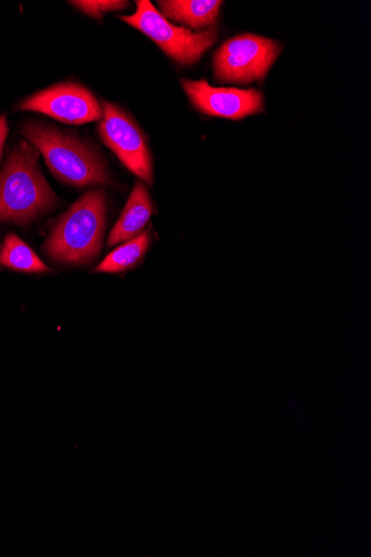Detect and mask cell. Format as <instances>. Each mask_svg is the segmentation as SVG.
Instances as JSON below:
<instances>
[{
  "label": "cell",
  "instance_id": "1",
  "mask_svg": "<svg viewBox=\"0 0 371 557\" xmlns=\"http://www.w3.org/2000/svg\"><path fill=\"white\" fill-rule=\"evenodd\" d=\"M39 153L26 141L17 145L0 173V223L28 224L55 210L60 199L39 170Z\"/></svg>",
  "mask_w": 371,
  "mask_h": 557
},
{
  "label": "cell",
  "instance_id": "2",
  "mask_svg": "<svg viewBox=\"0 0 371 557\" xmlns=\"http://www.w3.org/2000/svg\"><path fill=\"white\" fill-rule=\"evenodd\" d=\"M108 199L101 189L85 193L52 227L46 256L66 265H85L99 255L106 230Z\"/></svg>",
  "mask_w": 371,
  "mask_h": 557
},
{
  "label": "cell",
  "instance_id": "3",
  "mask_svg": "<svg viewBox=\"0 0 371 557\" xmlns=\"http://www.w3.org/2000/svg\"><path fill=\"white\" fill-rule=\"evenodd\" d=\"M21 132L39 150L59 181L77 187L111 183L104 160L77 136L34 121L25 123Z\"/></svg>",
  "mask_w": 371,
  "mask_h": 557
},
{
  "label": "cell",
  "instance_id": "4",
  "mask_svg": "<svg viewBox=\"0 0 371 557\" xmlns=\"http://www.w3.org/2000/svg\"><path fill=\"white\" fill-rule=\"evenodd\" d=\"M136 4L134 15L121 16L120 20L148 36L181 65L197 63L219 38L217 27L195 33L168 21L148 0H138Z\"/></svg>",
  "mask_w": 371,
  "mask_h": 557
},
{
  "label": "cell",
  "instance_id": "5",
  "mask_svg": "<svg viewBox=\"0 0 371 557\" xmlns=\"http://www.w3.org/2000/svg\"><path fill=\"white\" fill-rule=\"evenodd\" d=\"M282 53V45L271 38L243 34L225 41L214 57L220 82L249 85L269 75Z\"/></svg>",
  "mask_w": 371,
  "mask_h": 557
},
{
  "label": "cell",
  "instance_id": "6",
  "mask_svg": "<svg viewBox=\"0 0 371 557\" xmlns=\"http://www.w3.org/2000/svg\"><path fill=\"white\" fill-rule=\"evenodd\" d=\"M98 134L120 161L143 182L152 184L151 153L145 134L136 122L119 107L103 101Z\"/></svg>",
  "mask_w": 371,
  "mask_h": 557
},
{
  "label": "cell",
  "instance_id": "7",
  "mask_svg": "<svg viewBox=\"0 0 371 557\" xmlns=\"http://www.w3.org/2000/svg\"><path fill=\"white\" fill-rule=\"evenodd\" d=\"M20 110L41 113L72 125L98 122L103 115L92 92L76 83H62L38 91L24 100Z\"/></svg>",
  "mask_w": 371,
  "mask_h": 557
},
{
  "label": "cell",
  "instance_id": "8",
  "mask_svg": "<svg viewBox=\"0 0 371 557\" xmlns=\"http://www.w3.org/2000/svg\"><path fill=\"white\" fill-rule=\"evenodd\" d=\"M193 107L207 116L239 121L263 111V95L256 88L214 87L207 81H182Z\"/></svg>",
  "mask_w": 371,
  "mask_h": 557
},
{
  "label": "cell",
  "instance_id": "9",
  "mask_svg": "<svg viewBox=\"0 0 371 557\" xmlns=\"http://www.w3.org/2000/svg\"><path fill=\"white\" fill-rule=\"evenodd\" d=\"M152 212L153 207L148 188L143 181H138L120 220L111 232L109 245L115 246L141 235Z\"/></svg>",
  "mask_w": 371,
  "mask_h": 557
},
{
  "label": "cell",
  "instance_id": "10",
  "mask_svg": "<svg viewBox=\"0 0 371 557\" xmlns=\"http://www.w3.org/2000/svg\"><path fill=\"white\" fill-rule=\"evenodd\" d=\"M157 4L161 14L171 23L202 32L217 24L223 2L221 0H161Z\"/></svg>",
  "mask_w": 371,
  "mask_h": 557
},
{
  "label": "cell",
  "instance_id": "11",
  "mask_svg": "<svg viewBox=\"0 0 371 557\" xmlns=\"http://www.w3.org/2000/svg\"><path fill=\"white\" fill-rule=\"evenodd\" d=\"M150 245V231H145L138 237L126 242L111 252L110 256L96 268L99 273H123L136 268Z\"/></svg>",
  "mask_w": 371,
  "mask_h": 557
},
{
  "label": "cell",
  "instance_id": "12",
  "mask_svg": "<svg viewBox=\"0 0 371 557\" xmlns=\"http://www.w3.org/2000/svg\"><path fill=\"white\" fill-rule=\"evenodd\" d=\"M0 265L24 273L51 271L36 252L15 234H10L5 238L4 247L0 251Z\"/></svg>",
  "mask_w": 371,
  "mask_h": 557
},
{
  "label": "cell",
  "instance_id": "13",
  "mask_svg": "<svg viewBox=\"0 0 371 557\" xmlns=\"http://www.w3.org/2000/svg\"><path fill=\"white\" fill-rule=\"evenodd\" d=\"M71 4L97 20L106 13L123 11L129 7L128 2H121V0H81V2H71Z\"/></svg>",
  "mask_w": 371,
  "mask_h": 557
},
{
  "label": "cell",
  "instance_id": "14",
  "mask_svg": "<svg viewBox=\"0 0 371 557\" xmlns=\"http://www.w3.org/2000/svg\"><path fill=\"white\" fill-rule=\"evenodd\" d=\"M9 135V125L5 116H0V160L3 158L5 141Z\"/></svg>",
  "mask_w": 371,
  "mask_h": 557
}]
</instances>
